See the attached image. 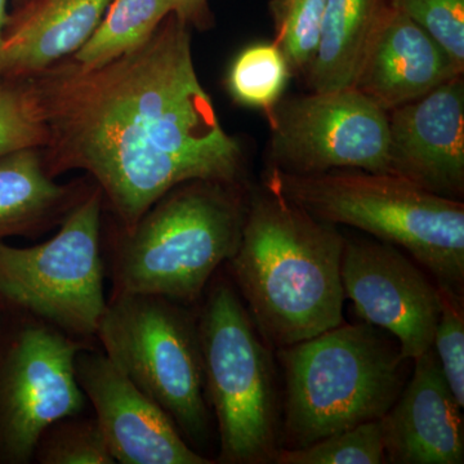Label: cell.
Listing matches in <instances>:
<instances>
[{"mask_svg":"<svg viewBox=\"0 0 464 464\" xmlns=\"http://www.w3.org/2000/svg\"><path fill=\"white\" fill-rule=\"evenodd\" d=\"M264 183L310 215L409 253L439 288L464 293V204L391 173L335 169L295 176L267 168Z\"/></svg>","mask_w":464,"mask_h":464,"instance_id":"cell-5","label":"cell"},{"mask_svg":"<svg viewBox=\"0 0 464 464\" xmlns=\"http://www.w3.org/2000/svg\"><path fill=\"white\" fill-rule=\"evenodd\" d=\"M99 344L18 308L0 306V464H30L45 427L87 411L76 355Z\"/></svg>","mask_w":464,"mask_h":464,"instance_id":"cell-9","label":"cell"},{"mask_svg":"<svg viewBox=\"0 0 464 464\" xmlns=\"http://www.w3.org/2000/svg\"><path fill=\"white\" fill-rule=\"evenodd\" d=\"M198 308L206 398L222 464L275 463L282 401L273 348L256 328L228 275L217 273Z\"/></svg>","mask_w":464,"mask_h":464,"instance_id":"cell-6","label":"cell"},{"mask_svg":"<svg viewBox=\"0 0 464 464\" xmlns=\"http://www.w3.org/2000/svg\"><path fill=\"white\" fill-rule=\"evenodd\" d=\"M169 14L167 0H111L72 61L83 69L106 65L141 47Z\"/></svg>","mask_w":464,"mask_h":464,"instance_id":"cell-19","label":"cell"},{"mask_svg":"<svg viewBox=\"0 0 464 464\" xmlns=\"http://www.w3.org/2000/svg\"><path fill=\"white\" fill-rule=\"evenodd\" d=\"M244 183L190 181L158 200L109 248L111 293H145L195 306L237 252L246 221Z\"/></svg>","mask_w":464,"mask_h":464,"instance_id":"cell-3","label":"cell"},{"mask_svg":"<svg viewBox=\"0 0 464 464\" xmlns=\"http://www.w3.org/2000/svg\"><path fill=\"white\" fill-rule=\"evenodd\" d=\"M458 75L463 72L447 52L390 5L353 88L389 112Z\"/></svg>","mask_w":464,"mask_h":464,"instance_id":"cell-15","label":"cell"},{"mask_svg":"<svg viewBox=\"0 0 464 464\" xmlns=\"http://www.w3.org/2000/svg\"><path fill=\"white\" fill-rule=\"evenodd\" d=\"M346 237L268 188H250L228 276L273 350L344 323L341 264Z\"/></svg>","mask_w":464,"mask_h":464,"instance_id":"cell-2","label":"cell"},{"mask_svg":"<svg viewBox=\"0 0 464 464\" xmlns=\"http://www.w3.org/2000/svg\"><path fill=\"white\" fill-rule=\"evenodd\" d=\"M344 298L362 322L390 333L414 362L432 347L441 289L404 250L378 239H346L341 264Z\"/></svg>","mask_w":464,"mask_h":464,"instance_id":"cell-11","label":"cell"},{"mask_svg":"<svg viewBox=\"0 0 464 464\" xmlns=\"http://www.w3.org/2000/svg\"><path fill=\"white\" fill-rule=\"evenodd\" d=\"M462 409L430 348L414 360L411 380L381 418L387 463L462 464Z\"/></svg>","mask_w":464,"mask_h":464,"instance_id":"cell-14","label":"cell"},{"mask_svg":"<svg viewBox=\"0 0 464 464\" xmlns=\"http://www.w3.org/2000/svg\"><path fill=\"white\" fill-rule=\"evenodd\" d=\"M87 191L54 182L36 149L0 158V241L61 225Z\"/></svg>","mask_w":464,"mask_h":464,"instance_id":"cell-17","label":"cell"},{"mask_svg":"<svg viewBox=\"0 0 464 464\" xmlns=\"http://www.w3.org/2000/svg\"><path fill=\"white\" fill-rule=\"evenodd\" d=\"M463 298L441 289V314L432 341L441 373L460 408H464Z\"/></svg>","mask_w":464,"mask_h":464,"instance_id":"cell-26","label":"cell"},{"mask_svg":"<svg viewBox=\"0 0 464 464\" xmlns=\"http://www.w3.org/2000/svg\"><path fill=\"white\" fill-rule=\"evenodd\" d=\"M191 307L163 295L110 293L97 343L200 453L210 440L212 411Z\"/></svg>","mask_w":464,"mask_h":464,"instance_id":"cell-7","label":"cell"},{"mask_svg":"<svg viewBox=\"0 0 464 464\" xmlns=\"http://www.w3.org/2000/svg\"><path fill=\"white\" fill-rule=\"evenodd\" d=\"M292 70L282 50L273 43H257L241 51L228 72V90L244 106L266 114L283 99Z\"/></svg>","mask_w":464,"mask_h":464,"instance_id":"cell-20","label":"cell"},{"mask_svg":"<svg viewBox=\"0 0 464 464\" xmlns=\"http://www.w3.org/2000/svg\"><path fill=\"white\" fill-rule=\"evenodd\" d=\"M384 333L365 322L342 323L310 340L277 348L284 382L282 448L307 447L381 420L392 408L408 382L411 360Z\"/></svg>","mask_w":464,"mask_h":464,"instance_id":"cell-4","label":"cell"},{"mask_svg":"<svg viewBox=\"0 0 464 464\" xmlns=\"http://www.w3.org/2000/svg\"><path fill=\"white\" fill-rule=\"evenodd\" d=\"M174 14L141 47L83 69L74 61L29 79L48 128L52 177L85 170L123 228L182 183H244V151L225 132Z\"/></svg>","mask_w":464,"mask_h":464,"instance_id":"cell-1","label":"cell"},{"mask_svg":"<svg viewBox=\"0 0 464 464\" xmlns=\"http://www.w3.org/2000/svg\"><path fill=\"white\" fill-rule=\"evenodd\" d=\"M268 168L295 176L391 173L389 112L356 88L282 99L266 114Z\"/></svg>","mask_w":464,"mask_h":464,"instance_id":"cell-10","label":"cell"},{"mask_svg":"<svg viewBox=\"0 0 464 464\" xmlns=\"http://www.w3.org/2000/svg\"><path fill=\"white\" fill-rule=\"evenodd\" d=\"M328 0H270L275 44L290 70L306 74L316 56Z\"/></svg>","mask_w":464,"mask_h":464,"instance_id":"cell-22","label":"cell"},{"mask_svg":"<svg viewBox=\"0 0 464 464\" xmlns=\"http://www.w3.org/2000/svg\"><path fill=\"white\" fill-rule=\"evenodd\" d=\"M111 0H29L8 17L3 78L26 79L83 47Z\"/></svg>","mask_w":464,"mask_h":464,"instance_id":"cell-16","label":"cell"},{"mask_svg":"<svg viewBox=\"0 0 464 464\" xmlns=\"http://www.w3.org/2000/svg\"><path fill=\"white\" fill-rule=\"evenodd\" d=\"M0 306H2V304H0Z\"/></svg>","mask_w":464,"mask_h":464,"instance_id":"cell-30","label":"cell"},{"mask_svg":"<svg viewBox=\"0 0 464 464\" xmlns=\"http://www.w3.org/2000/svg\"><path fill=\"white\" fill-rule=\"evenodd\" d=\"M102 192H85L50 240L25 248L0 241V304L27 311L78 340L97 343L108 297Z\"/></svg>","mask_w":464,"mask_h":464,"instance_id":"cell-8","label":"cell"},{"mask_svg":"<svg viewBox=\"0 0 464 464\" xmlns=\"http://www.w3.org/2000/svg\"><path fill=\"white\" fill-rule=\"evenodd\" d=\"M390 0H328L316 56L306 72L311 91L355 87Z\"/></svg>","mask_w":464,"mask_h":464,"instance_id":"cell-18","label":"cell"},{"mask_svg":"<svg viewBox=\"0 0 464 464\" xmlns=\"http://www.w3.org/2000/svg\"><path fill=\"white\" fill-rule=\"evenodd\" d=\"M85 411L66 415L45 427L36 442L33 462L116 464L96 417Z\"/></svg>","mask_w":464,"mask_h":464,"instance_id":"cell-21","label":"cell"},{"mask_svg":"<svg viewBox=\"0 0 464 464\" xmlns=\"http://www.w3.org/2000/svg\"><path fill=\"white\" fill-rule=\"evenodd\" d=\"M75 375L118 464H210L182 438L166 411L100 346L76 355Z\"/></svg>","mask_w":464,"mask_h":464,"instance_id":"cell-12","label":"cell"},{"mask_svg":"<svg viewBox=\"0 0 464 464\" xmlns=\"http://www.w3.org/2000/svg\"><path fill=\"white\" fill-rule=\"evenodd\" d=\"M389 130L392 174L439 197H463V75L391 110Z\"/></svg>","mask_w":464,"mask_h":464,"instance_id":"cell-13","label":"cell"},{"mask_svg":"<svg viewBox=\"0 0 464 464\" xmlns=\"http://www.w3.org/2000/svg\"><path fill=\"white\" fill-rule=\"evenodd\" d=\"M170 14L188 27L204 30L212 26L209 0H167Z\"/></svg>","mask_w":464,"mask_h":464,"instance_id":"cell-27","label":"cell"},{"mask_svg":"<svg viewBox=\"0 0 464 464\" xmlns=\"http://www.w3.org/2000/svg\"><path fill=\"white\" fill-rule=\"evenodd\" d=\"M276 464H384L381 420L333 433L299 449H280Z\"/></svg>","mask_w":464,"mask_h":464,"instance_id":"cell-23","label":"cell"},{"mask_svg":"<svg viewBox=\"0 0 464 464\" xmlns=\"http://www.w3.org/2000/svg\"><path fill=\"white\" fill-rule=\"evenodd\" d=\"M26 2H29V0H17L18 7H20V5H25Z\"/></svg>","mask_w":464,"mask_h":464,"instance_id":"cell-29","label":"cell"},{"mask_svg":"<svg viewBox=\"0 0 464 464\" xmlns=\"http://www.w3.org/2000/svg\"><path fill=\"white\" fill-rule=\"evenodd\" d=\"M8 0H0V79H3V47H5V32L7 26Z\"/></svg>","mask_w":464,"mask_h":464,"instance_id":"cell-28","label":"cell"},{"mask_svg":"<svg viewBox=\"0 0 464 464\" xmlns=\"http://www.w3.org/2000/svg\"><path fill=\"white\" fill-rule=\"evenodd\" d=\"M464 72V0H390Z\"/></svg>","mask_w":464,"mask_h":464,"instance_id":"cell-25","label":"cell"},{"mask_svg":"<svg viewBox=\"0 0 464 464\" xmlns=\"http://www.w3.org/2000/svg\"><path fill=\"white\" fill-rule=\"evenodd\" d=\"M47 142V124L32 82L0 79V158Z\"/></svg>","mask_w":464,"mask_h":464,"instance_id":"cell-24","label":"cell"}]
</instances>
